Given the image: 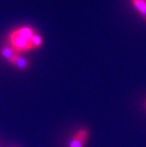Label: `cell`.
<instances>
[{"label":"cell","instance_id":"4","mask_svg":"<svg viewBox=\"0 0 146 147\" xmlns=\"http://www.w3.org/2000/svg\"><path fill=\"white\" fill-rule=\"evenodd\" d=\"M10 63H12V64H14V65H16L18 68L22 69V70L26 69V68L28 67V63L26 62L23 57H20L18 54H16L14 57H12V59L10 61Z\"/></svg>","mask_w":146,"mask_h":147},{"label":"cell","instance_id":"7","mask_svg":"<svg viewBox=\"0 0 146 147\" xmlns=\"http://www.w3.org/2000/svg\"><path fill=\"white\" fill-rule=\"evenodd\" d=\"M144 105H145V109H146V101H145V104Z\"/></svg>","mask_w":146,"mask_h":147},{"label":"cell","instance_id":"5","mask_svg":"<svg viewBox=\"0 0 146 147\" xmlns=\"http://www.w3.org/2000/svg\"><path fill=\"white\" fill-rule=\"evenodd\" d=\"M1 54H2V56H3L5 59L11 61V60L12 59V57L16 55V53H15L14 50L12 49V48H10V47H7V46H6V47H4V48L2 49V50H1Z\"/></svg>","mask_w":146,"mask_h":147},{"label":"cell","instance_id":"1","mask_svg":"<svg viewBox=\"0 0 146 147\" xmlns=\"http://www.w3.org/2000/svg\"><path fill=\"white\" fill-rule=\"evenodd\" d=\"M34 33L30 28H22L13 31L10 35V42L12 49L16 54L31 49L30 40Z\"/></svg>","mask_w":146,"mask_h":147},{"label":"cell","instance_id":"2","mask_svg":"<svg viewBox=\"0 0 146 147\" xmlns=\"http://www.w3.org/2000/svg\"><path fill=\"white\" fill-rule=\"evenodd\" d=\"M88 136V133L85 129H80L78 130L76 135L73 137V139L71 140L70 144V147H83L86 138Z\"/></svg>","mask_w":146,"mask_h":147},{"label":"cell","instance_id":"3","mask_svg":"<svg viewBox=\"0 0 146 147\" xmlns=\"http://www.w3.org/2000/svg\"><path fill=\"white\" fill-rule=\"evenodd\" d=\"M131 4L146 20V0H131Z\"/></svg>","mask_w":146,"mask_h":147},{"label":"cell","instance_id":"6","mask_svg":"<svg viewBox=\"0 0 146 147\" xmlns=\"http://www.w3.org/2000/svg\"><path fill=\"white\" fill-rule=\"evenodd\" d=\"M42 45V38L41 36H39L38 34H34L33 37L30 40V46L31 49H37Z\"/></svg>","mask_w":146,"mask_h":147}]
</instances>
